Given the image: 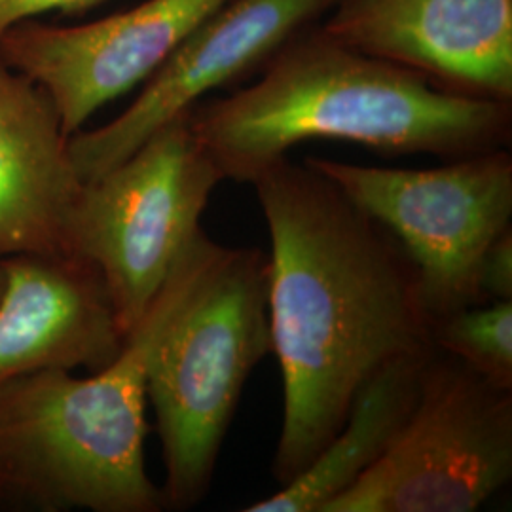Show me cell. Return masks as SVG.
<instances>
[{
  "label": "cell",
  "mask_w": 512,
  "mask_h": 512,
  "mask_svg": "<svg viewBox=\"0 0 512 512\" xmlns=\"http://www.w3.org/2000/svg\"><path fill=\"white\" fill-rule=\"evenodd\" d=\"M251 186L272 245L268 311L283 380L272 475L285 486L384 366L435 348V323L403 245L329 177L283 158Z\"/></svg>",
  "instance_id": "cell-1"
},
{
  "label": "cell",
  "mask_w": 512,
  "mask_h": 512,
  "mask_svg": "<svg viewBox=\"0 0 512 512\" xmlns=\"http://www.w3.org/2000/svg\"><path fill=\"white\" fill-rule=\"evenodd\" d=\"M260 73L255 84L188 110L224 181L251 184L311 141L442 160L511 145L512 103L442 90L317 25L285 44Z\"/></svg>",
  "instance_id": "cell-2"
},
{
  "label": "cell",
  "mask_w": 512,
  "mask_h": 512,
  "mask_svg": "<svg viewBox=\"0 0 512 512\" xmlns=\"http://www.w3.org/2000/svg\"><path fill=\"white\" fill-rule=\"evenodd\" d=\"M219 243L202 232L109 365L52 368L0 387V509L160 512L148 476V370Z\"/></svg>",
  "instance_id": "cell-3"
},
{
  "label": "cell",
  "mask_w": 512,
  "mask_h": 512,
  "mask_svg": "<svg viewBox=\"0 0 512 512\" xmlns=\"http://www.w3.org/2000/svg\"><path fill=\"white\" fill-rule=\"evenodd\" d=\"M270 353L268 253L219 245L148 370L164 509L190 511L209 494L243 389Z\"/></svg>",
  "instance_id": "cell-4"
},
{
  "label": "cell",
  "mask_w": 512,
  "mask_h": 512,
  "mask_svg": "<svg viewBox=\"0 0 512 512\" xmlns=\"http://www.w3.org/2000/svg\"><path fill=\"white\" fill-rule=\"evenodd\" d=\"M222 181L184 112L82 184L69 253L101 274L126 336L202 234L203 213Z\"/></svg>",
  "instance_id": "cell-5"
},
{
  "label": "cell",
  "mask_w": 512,
  "mask_h": 512,
  "mask_svg": "<svg viewBox=\"0 0 512 512\" xmlns=\"http://www.w3.org/2000/svg\"><path fill=\"white\" fill-rule=\"evenodd\" d=\"M512 478V389L433 349L399 437L323 512H475Z\"/></svg>",
  "instance_id": "cell-6"
},
{
  "label": "cell",
  "mask_w": 512,
  "mask_h": 512,
  "mask_svg": "<svg viewBox=\"0 0 512 512\" xmlns=\"http://www.w3.org/2000/svg\"><path fill=\"white\" fill-rule=\"evenodd\" d=\"M351 202L384 224L412 258L433 323L486 302L478 274L490 245L512 228V154L495 148L427 169L308 156Z\"/></svg>",
  "instance_id": "cell-7"
},
{
  "label": "cell",
  "mask_w": 512,
  "mask_h": 512,
  "mask_svg": "<svg viewBox=\"0 0 512 512\" xmlns=\"http://www.w3.org/2000/svg\"><path fill=\"white\" fill-rule=\"evenodd\" d=\"M338 0H228L200 23L145 82L128 109L69 139L74 169L88 183L120 164L205 95L260 73Z\"/></svg>",
  "instance_id": "cell-8"
},
{
  "label": "cell",
  "mask_w": 512,
  "mask_h": 512,
  "mask_svg": "<svg viewBox=\"0 0 512 512\" xmlns=\"http://www.w3.org/2000/svg\"><path fill=\"white\" fill-rule=\"evenodd\" d=\"M228 0H145L90 23L25 19L0 37V59L54 101L65 133L145 84L184 38Z\"/></svg>",
  "instance_id": "cell-9"
},
{
  "label": "cell",
  "mask_w": 512,
  "mask_h": 512,
  "mask_svg": "<svg viewBox=\"0 0 512 512\" xmlns=\"http://www.w3.org/2000/svg\"><path fill=\"white\" fill-rule=\"evenodd\" d=\"M321 27L448 92L512 103V0H342Z\"/></svg>",
  "instance_id": "cell-10"
},
{
  "label": "cell",
  "mask_w": 512,
  "mask_h": 512,
  "mask_svg": "<svg viewBox=\"0 0 512 512\" xmlns=\"http://www.w3.org/2000/svg\"><path fill=\"white\" fill-rule=\"evenodd\" d=\"M0 268V387L52 368L95 372L124 348L128 336L88 260L12 255Z\"/></svg>",
  "instance_id": "cell-11"
},
{
  "label": "cell",
  "mask_w": 512,
  "mask_h": 512,
  "mask_svg": "<svg viewBox=\"0 0 512 512\" xmlns=\"http://www.w3.org/2000/svg\"><path fill=\"white\" fill-rule=\"evenodd\" d=\"M69 139L52 97L0 59V258L69 253L84 184Z\"/></svg>",
  "instance_id": "cell-12"
},
{
  "label": "cell",
  "mask_w": 512,
  "mask_h": 512,
  "mask_svg": "<svg viewBox=\"0 0 512 512\" xmlns=\"http://www.w3.org/2000/svg\"><path fill=\"white\" fill-rule=\"evenodd\" d=\"M384 366L359 391L348 418L310 467L245 512H323L384 456L403 431L420 397L431 351Z\"/></svg>",
  "instance_id": "cell-13"
},
{
  "label": "cell",
  "mask_w": 512,
  "mask_h": 512,
  "mask_svg": "<svg viewBox=\"0 0 512 512\" xmlns=\"http://www.w3.org/2000/svg\"><path fill=\"white\" fill-rule=\"evenodd\" d=\"M433 346L512 389V300L482 302L435 321Z\"/></svg>",
  "instance_id": "cell-14"
},
{
  "label": "cell",
  "mask_w": 512,
  "mask_h": 512,
  "mask_svg": "<svg viewBox=\"0 0 512 512\" xmlns=\"http://www.w3.org/2000/svg\"><path fill=\"white\" fill-rule=\"evenodd\" d=\"M478 285L486 302L512 300V228L495 239L484 255Z\"/></svg>",
  "instance_id": "cell-15"
},
{
  "label": "cell",
  "mask_w": 512,
  "mask_h": 512,
  "mask_svg": "<svg viewBox=\"0 0 512 512\" xmlns=\"http://www.w3.org/2000/svg\"><path fill=\"white\" fill-rule=\"evenodd\" d=\"M109 0H0V37L25 19L61 12L84 14Z\"/></svg>",
  "instance_id": "cell-16"
},
{
  "label": "cell",
  "mask_w": 512,
  "mask_h": 512,
  "mask_svg": "<svg viewBox=\"0 0 512 512\" xmlns=\"http://www.w3.org/2000/svg\"><path fill=\"white\" fill-rule=\"evenodd\" d=\"M2 291H4V272L0 268V296H2Z\"/></svg>",
  "instance_id": "cell-17"
},
{
  "label": "cell",
  "mask_w": 512,
  "mask_h": 512,
  "mask_svg": "<svg viewBox=\"0 0 512 512\" xmlns=\"http://www.w3.org/2000/svg\"><path fill=\"white\" fill-rule=\"evenodd\" d=\"M338 2H342V0H338Z\"/></svg>",
  "instance_id": "cell-18"
}]
</instances>
